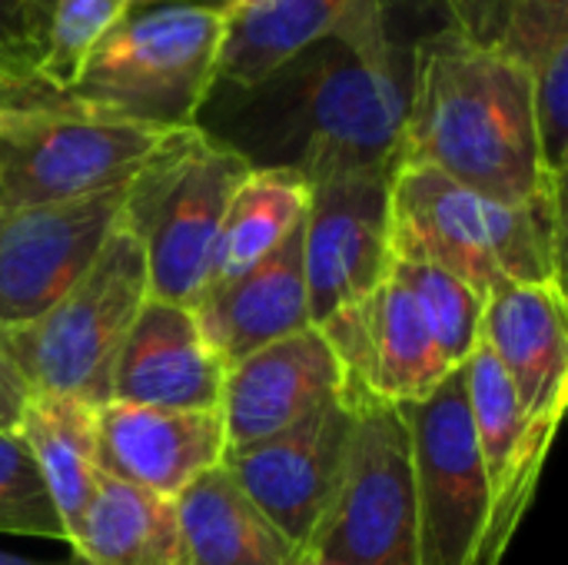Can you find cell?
<instances>
[{
  "label": "cell",
  "instance_id": "obj_1",
  "mask_svg": "<svg viewBox=\"0 0 568 565\" xmlns=\"http://www.w3.org/2000/svg\"><path fill=\"white\" fill-rule=\"evenodd\" d=\"M413 53L373 10L250 90H213L196 127L250 167L296 170L310 183L393 173L403 153Z\"/></svg>",
  "mask_w": 568,
  "mask_h": 565
},
{
  "label": "cell",
  "instance_id": "obj_13",
  "mask_svg": "<svg viewBox=\"0 0 568 565\" xmlns=\"http://www.w3.org/2000/svg\"><path fill=\"white\" fill-rule=\"evenodd\" d=\"M320 330L339 356L343 386L393 406L419 403L453 373L413 296L389 273L359 303L320 323Z\"/></svg>",
  "mask_w": 568,
  "mask_h": 565
},
{
  "label": "cell",
  "instance_id": "obj_3",
  "mask_svg": "<svg viewBox=\"0 0 568 565\" xmlns=\"http://www.w3.org/2000/svg\"><path fill=\"white\" fill-rule=\"evenodd\" d=\"M389 253L463 280L483 300L499 283H556L566 256V186L506 206L423 163L389 176Z\"/></svg>",
  "mask_w": 568,
  "mask_h": 565
},
{
  "label": "cell",
  "instance_id": "obj_35",
  "mask_svg": "<svg viewBox=\"0 0 568 565\" xmlns=\"http://www.w3.org/2000/svg\"><path fill=\"white\" fill-rule=\"evenodd\" d=\"M300 565H336V563H326V559H320V556H313V553H303V556H300Z\"/></svg>",
  "mask_w": 568,
  "mask_h": 565
},
{
  "label": "cell",
  "instance_id": "obj_21",
  "mask_svg": "<svg viewBox=\"0 0 568 565\" xmlns=\"http://www.w3.org/2000/svg\"><path fill=\"white\" fill-rule=\"evenodd\" d=\"M176 516L190 565H300V549L216 466L180 500Z\"/></svg>",
  "mask_w": 568,
  "mask_h": 565
},
{
  "label": "cell",
  "instance_id": "obj_22",
  "mask_svg": "<svg viewBox=\"0 0 568 565\" xmlns=\"http://www.w3.org/2000/svg\"><path fill=\"white\" fill-rule=\"evenodd\" d=\"M70 549L83 565H190L176 503L110 476H103Z\"/></svg>",
  "mask_w": 568,
  "mask_h": 565
},
{
  "label": "cell",
  "instance_id": "obj_34",
  "mask_svg": "<svg viewBox=\"0 0 568 565\" xmlns=\"http://www.w3.org/2000/svg\"><path fill=\"white\" fill-rule=\"evenodd\" d=\"M27 7L33 10V17L43 23V30H47V17H50V7H53V0H27Z\"/></svg>",
  "mask_w": 568,
  "mask_h": 565
},
{
  "label": "cell",
  "instance_id": "obj_27",
  "mask_svg": "<svg viewBox=\"0 0 568 565\" xmlns=\"http://www.w3.org/2000/svg\"><path fill=\"white\" fill-rule=\"evenodd\" d=\"M0 536L63 543L60 516L13 430L0 433Z\"/></svg>",
  "mask_w": 568,
  "mask_h": 565
},
{
  "label": "cell",
  "instance_id": "obj_2",
  "mask_svg": "<svg viewBox=\"0 0 568 565\" xmlns=\"http://www.w3.org/2000/svg\"><path fill=\"white\" fill-rule=\"evenodd\" d=\"M399 163L433 167L506 206L529 203L549 183L529 67L459 27L423 37L413 50Z\"/></svg>",
  "mask_w": 568,
  "mask_h": 565
},
{
  "label": "cell",
  "instance_id": "obj_10",
  "mask_svg": "<svg viewBox=\"0 0 568 565\" xmlns=\"http://www.w3.org/2000/svg\"><path fill=\"white\" fill-rule=\"evenodd\" d=\"M349 433L353 410L339 393L290 430L226 450L223 470L253 500V506L300 553H306L336 496Z\"/></svg>",
  "mask_w": 568,
  "mask_h": 565
},
{
  "label": "cell",
  "instance_id": "obj_26",
  "mask_svg": "<svg viewBox=\"0 0 568 565\" xmlns=\"http://www.w3.org/2000/svg\"><path fill=\"white\" fill-rule=\"evenodd\" d=\"M126 13H133V0H53L40 57L43 87L67 93L77 83L93 47Z\"/></svg>",
  "mask_w": 568,
  "mask_h": 565
},
{
  "label": "cell",
  "instance_id": "obj_28",
  "mask_svg": "<svg viewBox=\"0 0 568 565\" xmlns=\"http://www.w3.org/2000/svg\"><path fill=\"white\" fill-rule=\"evenodd\" d=\"M532 73V117L539 167L549 183L566 186L568 167V37L556 40L539 60L529 63Z\"/></svg>",
  "mask_w": 568,
  "mask_h": 565
},
{
  "label": "cell",
  "instance_id": "obj_11",
  "mask_svg": "<svg viewBox=\"0 0 568 565\" xmlns=\"http://www.w3.org/2000/svg\"><path fill=\"white\" fill-rule=\"evenodd\" d=\"M123 190L43 203L0 206V330L47 313L97 260L120 223Z\"/></svg>",
  "mask_w": 568,
  "mask_h": 565
},
{
  "label": "cell",
  "instance_id": "obj_25",
  "mask_svg": "<svg viewBox=\"0 0 568 565\" xmlns=\"http://www.w3.org/2000/svg\"><path fill=\"white\" fill-rule=\"evenodd\" d=\"M389 276L406 286L413 296L429 336L436 340L443 360L456 370L469 360V353L479 343V323H483V296L473 293L463 280L426 266V263H406L393 260Z\"/></svg>",
  "mask_w": 568,
  "mask_h": 565
},
{
  "label": "cell",
  "instance_id": "obj_20",
  "mask_svg": "<svg viewBox=\"0 0 568 565\" xmlns=\"http://www.w3.org/2000/svg\"><path fill=\"white\" fill-rule=\"evenodd\" d=\"M13 433L47 486L63 526V543L73 546L77 529L103 483L97 463V410L70 396L30 393Z\"/></svg>",
  "mask_w": 568,
  "mask_h": 565
},
{
  "label": "cell",
  "instance_id": "obj_16",
  "mask_svg": "<svg viewBox=\"0 0 568 565\" xmlns=\"http://www.w3.org/2000/svg\"><path fill=\"white\" fill-rule=\"evenodd\" d=\"M226 363L206 343L193 306L146 296L113 366L110 403L220 413Z\"/></svg>",
  "mask_w": 568,
  "mask_h": 565
},
{
  "label": "cell",
  "instance_id": "obj_5",
  "mask_svg": "<svg viewBox=\"0 0 568 565\" xmlns=\"http://www.w3.org/2000/svg\"><path fill=\"white\" fill-rule=\"evenodd\" d=\"M250 170L236 150L193 123L163 133L123 186L120 226L143 250L153 300L196 306L226 203Z\"/></svg>",
  "mask_w": 568,
  "mask_h": 565
},
{
  "label": "cell",
  "instance_id": "obj_8",
  "mask_svg": "<svg viewBox=\"0 0 568 565\" xmlns=\"http://www.w3.org/2000/svg\"><path fill=\"white\" fill-rule=\"evenodd\" d=\"M170 130L73 107L0 133V206L70 203L123 190Z\"/></svg>",
  "mask_w": 568,
  "mask_h": 565
},
{
  "label": "cell",
  "instance_id": "obj_17",
  "mask_svg": "<svg viewBox=\"0 0 568 565\" xmlns=\"http://www.w3.org/2000/svg\"><path fill=\"white\" fill-rule=\"evenodd\" d=\"M479 343H486V350L499 360L532 420L566 416V286L499 283L483 303Z\"/></svg>",
  "mask_w": 568,
  "mask_h": 565
},
{
  "label": "cell",
  "instance_id": "obj_31",
  "mask_svg": "<svg viewBox=\"0 0 568 565\" xmlns=\"http://www.w3.org/2000/svg\"><path fill=\"white\" fill-rule=\"evenodd\" d=\"M30 390L23 376L13 370V363L0 353V433H10L20 420V410L27 403Z\"/></svg>",
  "mask_w": 568,
  "mask_h": 565
},
{
  "label": "cell",
  "instance_id": "obj_24",
  "mask_svg": "<svg viewBox=\"0 0 568 565\" xmlns=\"http://www.w3.org/2000/svg\"><path fill=\"white\" fill-rule=\"evenodd\" d=\"M463 373H466L473 433H476L486 483L493 493L539 436L559 433L562 420H532L513 380L506 376L499 360L486 350V343H476V350L463 363Z\"/></svg>",
  "mask_w": 568,
  "mask_h": 565
},
{
  "label": "cell",
  "instance_id": "obj_29",
  "mask_svg": "<svg viewBox=\"0 0 568 565\" xmlns=\"http://www.w3.org/2000/svg\"><path fill=\"white\" fill-rule=\"evenodd\" d=\"M43 23L33 17L27 0H0V90L3 93H40L50 90L40 80Z\"/></svg>",
  "mask_w": 568,
  "mask_h": 565
},
{
  "label": "cell",
  "instance_id": "obj_7",
  "mask_svg": "<svg viewBox=\"0 0 568 565\" xmlns=\"http://www.w3.org/2000/svg\"><path fill=\"white\" fill-rule=\"evenodd\" d=\"M353 433L329 513L306 553L336 565H419L413 443L403 406L339 390Z\"/></svg>",
  "mask_w": 568,
  "mask_h": 565
},
{
  "label": "cell",
  "instance_id": "obj_14",
  "mask_svg": "<svg viewBox=\"0 0 568 565\" xmlns=\"http://www.w3.org/2000/svg\"><path fill=\"white\" fill-rule=\"evenodd\" d=\"M343 366L320 326L290 333L226 366L220 420L226 450L270 440L339 396Z\"/></svg>",
  "mask_w": 568,
  "mask_h": 565
},
{
  "label": "cell",
  "instance_id": "obj_6",
  "mask_svg": "<svg viewBox=\"0 0 568 565\" xmlns=\"http://www.w3.org/2000/svg\"><path fill=\"white\" fill-rule=\"evenodd\" d=\"M146 296L143 250L116 223L90 270L47 313L0 330V353L30 393L70 396L100 410L110 403L116 356Z\"/></svg>",
  "mask_w": 568,
  "mask_h": 565
},
{
  "label": "cell",
  "instance_id": "obj_12",
  "mask_svg": "<svg viewBox=\"0 0 568 565\" xmlns=\"http://www.w3.org/2000/svg\"><path fill=\"white\" fill-rule=\"evenodd\" d=\"M389 176L349 173L310 183L303 263L313 326L373 293L393 263Z\"/></svg>",
  "mask_w": 568,
  "mask_h": 565
},
{
  "label": "cell",
  "instance_id": "obj_32",
  "mask_svg": "<svg viewBox=\"0 0 568 565\" xmlns=\"http://www.w3.org/2000/svg\"><path fill=\"white\" fill-rule=\"evenodd\" d=\"M180 3H196V7H216V10H230L236 0H133V7H180Z\"/></svg>",
  "mask_w": 568,
  "mask_h": 565
},
{
  "label": "cell",
  "instance_id": "obj_9",
  "mask_svg": "<svg viewBox=\"0 0 568 565\" xmlns=\"http://www.w3.org/2000/svg\"><path fill=\"white\" fill-rule=\"evenodd\" d=\"M403 416L413 443L419 565H479L489 483L473 433L463 366L429 396L403 406Z\"/></svg>",
  "mask_w": 568,
  "mask_h": 565
},
{
  "label": "cell",
  "instance_id": "obj_4",
  "mask_svg": "<svg viewBox=\"0 0 568 565\" xmlns=\"http://www.w3.org/2000/svg\"><path fill=\"white\" fill-rule=\"evenodd\" d=\"M226 10L150 7L126 13L87 57L67 97L97 117L153 130L193 127L216 87Z\"/></svg>",
  "mask_w": 568,
  "mask_h": 565
},
{
  "label": "cell",
  "instance_id": "obj_18",
  "mask_svg": "<svg viewBox=\"0 0 568 565\" xmlns=\"http://www.w3.org/2000/svg\"><path fill=\"white\" fill-rule=\"evenodd\" d=\"M303 223L246 273L206 290L196 300V323L226 366L313 326L303 263Z\"/></svg>",
  "mask_w": 568,
  "mask_h": 565
},
{
  "label": "cell",
  "instance_id": "obj_23",
  "mask_svg": "<svg viewBox=\"0 0 568 565\" xmlns=\"http://www.w3.org/2000/svg\"><path fill=\"white\" fill-rule=\"evenodd\" d=\"M306 210H310L306 176L283 167H253L226 203L213 260H210L206 290L236 280L266 253H273L306 220Z\"/></svg>",
  "mask_w": 568,
  "mask_h": 565
},
{
  "label": "cell",
  "instance_id": "obj_33",
  "mask_svg": "<svg viewBox=\"0 0 568 565\" xmlns=\"http://www.w3.org/2000/svg\"><path fill=\"white\" fill-rule=\"evenodd\" d=\"M0 565H83L77 556L70 563H50V559H30V556H17V553H3L0 549Z\"/></svg>",
  "mask_w": 568,
  "mask_h": 565
},
{
  "label": "cell",
  "instance_id": "obj_30",
  "mask_svg": "<svg viewBox=\"0 0 568 565\" xmlns=\"http://www.w3.org/2000/svg\"><path fill=\"white\" fill-rule=\"evenodd\" d=\"M63 107H73V100L57 90H40V93H3L0 90V133L20 127L23 120H30L37 113H50V110H63Z\"/></svg>",
  "mask_w": 568,
  "mask_h": 565
},
{
  "label": "cell",
  "instance_id": "obj_19",
  "mask_svg": "<svg viewBox=\"0 0 568 565\" xmlns=\"http://www.w3.org/2000/svg\"><path fill=\"white\" fill-rule=\"evenodd\" d=\"M383 0H236L226 10L213 90H250L310 47L343 37Z\"/></svg>",
  "mask_w": 568,
  "mask_h": 565
},
{
  "label": "cell",
  "instance_id": "obj_15",
  "mask_svg": "<svg viewBox=\"0 0 568 565\" xmlns=\"http://www.w3.org/2000/svg\"><path fill=\"white\" fill-rule=\"evenodd\" d=\"M220 413H183L133 403L97 410L100 473L160 500H180L203 473L223 466Z\"/></svg>",
  "mask_w": 568,
  "mask_h": 565
}]
</instances>
